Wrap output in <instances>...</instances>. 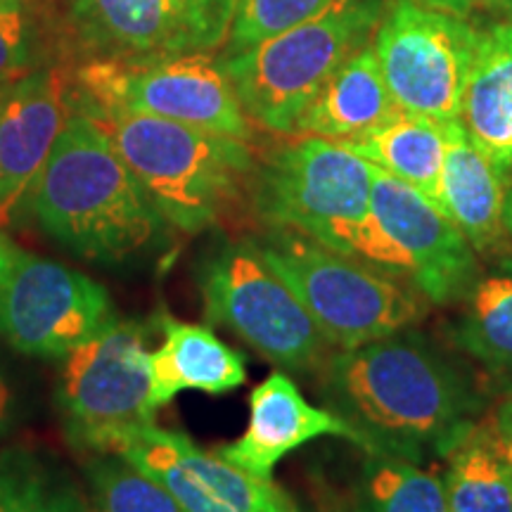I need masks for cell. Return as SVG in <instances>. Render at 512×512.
<instances>
[{
	"label": "cell",
	"mask_w": 512,
	"mask_h": 512,
	"mask_svg": "<svg viewBox=\"0 0 512 512\" xmlns=\"http://www.w3.org/2000/svg\"><path fill=\"white\" fill-rule=\"evenodd\" d=\"M320 375L332 411L366 453L413 463L425 453L446 456L482 411L470 377L411 330L332 351Z\"/></svg>",
	"instance_id": "6da1fadb"
},
{
	"label": "cell",
	"mask_w": 512,
	"mask_h": 512,
	"mask_svg": "<svg viewBox=\"0 0 512 512\" xmlns=\"http://www.w3.org/2000/svg\"><path fill=\"white\" fill-rule=\"evenodd\" d=\"M27 200L50 238L93 264L136 259L169 228L107 128L79 110L69 114Z\"/></svg>",
	"instance_id": "7a4b0ae2"
},
{
	"label": "cell",
	"mask_w": 512,
	"mask_h": 512,
	"mask_svg": "<svg viewBox=\"0 0 512 512\" xmlns=\"http://www.w3.org/2000/svg\"><path fill=\"white\" fill-rule=\"evenodd\" d=\"M370 183L373 164L344 143L297 136L256 157L249 207L264 226L297 230L413 285L411 264L373 219Z\"/></svg>",
	"instance_id": "3957f363"
},
{
	"label": "cell",
	"mask_w": 512,
	"mask_h": 512,
	"mask_svg": "<svg viewBox=\"0 0 512 512\" xmlns=\"http://www.w3.org/2000/svg\"><path fill=\"white\" fill-rule=\"evenodd\" d=\"M98 121L171 228L204 233L249 204L256 169L249 140L136 112H110Z\"/></svg>",
	"instance_id": "277c9868"
},
{
	"label": "cell",
	"mask_w": 512,
	"mask_h": 512,
	"mask_svg": "<svg viewBox=\"0 0 512 512\" xmlns=\"http://www.w3.org/2000/svg\"><path fill=\"white\" fill-rule=\"evenodd\" d=\"M387 0H337L332 8L266 41L221 53L249 121L292 136L342 62L373 38Z\"/></svg>",
	"instance_id": "5b68a950"
},
{
	"label": "cell",
	"mask_w": 512,
	"mask_h": 512,
	"mask_svg": "<svg viewBox=\"0 0 512 512\" xmlns=\"http://www.w3.org/2000/svg\"><path fill=\"white\" fill-rule=\"evenodd\" d=\"M252 242L335 349L396 335L425 316V297L413 285L297 230L264 226Z\"/></svg>",
	"instance_id": "8992f818"
},
{
	"label": "cell",
	"mask_w": 512,
	"mask_h": 512,
	"mask_svg": "<svg viewBox=\"0 0 512 512\" xmlns=\"http://www.w3.org/2000/svg\"><path fill=\"white\" fill-rule=\"evenodd\" d=\"M69 72L74 110L93 119L136 112L238 140L254 136L221 55L192 50L138 62H91Z\"/></svg>",
	"instance_id": "52a82bcc"
},
{
	"label": "cell",
	"mask_w": 512,
	"mask_h": 512,
	"mask_svg": "<svg viewBox=\"0 0 512 512\" xmlns=\"http://www.w3.org/2000/svg\"><path fill=\"white\" fill-rule=\"evenodd\" d=\"M204 316L285 373H320L335 347L252 238L223 242L197 266Z\"/></svg>",
	"instance_id": "ba28073f"
},
{
	"label": "cell",
	"mask_w": 512,
	"mask_h": 512,
	"mask_svg": "<svg viewBox=\"0 0 512 512\" xmlns=\"http://www.w3.org/2000/svg\"><path fill=\"white\" fill-rule=\"evenodd\" d=\"M64 358L60 408L72 444L117 453L131 434L155 425L145 323L112 318Z\"/></svg>",
	"instance_id": "9c48e42d"
},
{
	"label": "cell",
	"mask_w": 512,
	"mask_h": 512,
	"mask_svg": "<svg viewBox=\"0 0 512 512\" xmlns=\"http://www.w3.org/2000/svg\"><path fill=\"white\" fill-rule=\"evenodd\" d=\"M370 43L401 112L460 119L479 43L477 24L418 0H389Z\"/></svg>",
	"instance_id": "30bf717a"
},
{
	"label": "cell",
	"mask_w": 512,
	"mask_h": 512,
	"mask_svg": "<svg viewBox=\"0 0 512 512\" xmlns=\"http://www.w3.org/2000/svg\"><path fill=\"white\" fill-rule=\"evenodd\" d=\"M112 318L105 287L27 252L0 228V337L12 349L64 358Z\"/></svg>",
	"instance_id": "8fae6325"
},
{
	"label": "cell",
	"mask_w": 512,
	"mask_h": 512,
	"mask_svg": "<svg viewBox=\"0 0 512 512\" xmlns=\"http://www.w3.org/2000/svg\"><path fill=\"white\" fill-rule=\"evenodd\" d=\"M117 453L162 484L183 512H302L273 479L202 451L181 432L150 425L131 434Z\"/></svg>",
	"instance_id": "7c38bea8"
},
{
	"label": "cell",
	"mask_w": 512,
	"mask_h": 512,
	"mask_svg": "<svg viewBox=\"0 0 512 512\" xmlns=\"http://www.w3.org/2000/svg\"><path fill=\"white\" fill-rule=\"evenodd\" d=\"M370 211L406 256L413 287L427 302L451 304L470 292L479 278L475 249L437 202L373 166Z\"/></svg>",
	"instance_id": "4fadbf2b"
},
{
	"label": "cell",
	"mask_w": 512,
	"mask_h": 512,
	"mask_svg": "<svg viewBox=\"0 0 512 512\" xmlns=\"http://www.w3.org/2000/svg\"><path fill=\"white\" fill-rule=\"evenodd\" d=\"M72 112V72L64 64L0 83V228L27 200Z\"/></svg>",
	"instance_id": "5bb4252c"
},
{
	"label": "cell",
	"mask_w": 512,
	"mask_h": 512,
	"mask_svg": "<svg viewBox=\"0 0 512 512\" xmlns=\"http://www.w3.org/2000/svg\"><path fill=\"white\" fill-rule=\"evenodd\" d=\"M55 15L62 64L69 69L192 53L166 0H62Z\"/></svg>",
	"instance_id": "9a60e30c"
},
{
	"label": "cell",
	"mask_w": 512,
	"mask_h": 512,
	"mask_svg": "<svg viewBox=\"0 0 512 512\" xmlns=\"http://www.w3.org/2000/svg\"><path fill=\"white\" fill-rule=\"evenodd\" d=\"M318 437H342L361 446V437L347 420L328 408L311 406L287 373H273L249 396L245 434L214 453L256 477L273 479L280 460Z\"/></svg>",
	"instance_id": "2e32d148"
},
{
	"label": "cell",
	"mask_w": 512,
	"mask_h": 512,
	"mask_svg": "<svg viewBox=\"0 0 512 512\" xmlns=\"http://www.w3.org/2000/svg\"><path fill=\"white\" fill-rule=\"evenodd\" d=\"M505 178L463 121H446V152L437 204L475 252H496L508 240L503 226Z\"/></svg>",
	"instance_id": "e0dca14e"
},
{
	"label": "cell",
	"mask_w": 512,
	"mask_h": 512,
	"mask_svg": "<svg viewBox=\"0 0 512 512\" xmlns=\"http://www.w3.org/2000/svg\"><path fill=\"white\" fill-rule=\"evenodd\" d=\"M155 328L162 332V344L150 354L155 408L171 403L181 392L219 396L245 384V356L230 349L211 328L183 323L169 313H159Z\"/></svg>",
	"instance_id": "ac0fdd59"
},
{
	"label": "cell",
	"mask_w": 512,
	"mask_h": 512,
	"mask_svg": "<svg viewBox=\"0 0 512 512\" xmlns=\"http://www.w3.org/2000/svg\"><path fill=\"white\" fill-rule=\"evenodd\" d=\"M396 114L401 110L384 83L373 43H366L320 88L292 136H318L344 143L375 131Z\"/></svg>",
	"instance_id": "d6986e66"
},
{
	"label": "cell",
	"mask_w": 512,
	"mask_h": 512,
	"mask_svg": "<svg viewBox=\"0 0 512 512\" xmlns=\"http://www.w3.org/2000/svg\"><path fill=\"white\" fill-rule=\"evenodd\" d=\"M460 121L470 138L501 171L512 178V27L486 22L467 79Z\"/></svg>",
	"instance_id": "ffe728a7"
},
{
	"label": "cell",
	"mask_w": 512,
	"mask_h": 512,
	"mask_svg": "<svg viewBox=\"0 0 512 512\" xmlns=\"http://www.w3.org/2000/svg\"><path fill=\"white\" fill-rule=\"evenodd\" d=\"M344 145L375 169L399 178L437 202L446 152V121L401 112Z\"/></svg>",
	"instance_id": "44dd1931"
},
{
	"label": "cell",
	"mask_w": 512,
	"mask_h": 512,
	"mask_svg": "<svg viewBox=\"0 0 512 512\" xmlns=\"http://www.w3.org/2000/svg\"><path fill=\"white\" fill-rule=\"evenodd\" d=\"M463 299L451 328L453 344L494 377L512 382V259L479 275Z\"/></svg>",
	"instance_id": "7402d4cb"
},
{
	"label": "cell",
	"mask_w": 512,
	"mask_h": 512,
	"mask_svg": "<svg viewBox=\"0 0 512 512\" xmlns=\"http://www.w3.org/2000/svg\"><path fill=\"white\" fill-rule=\"evenodd\" d=\"M448 512H512V472L491 415L446 453Z\"/></svg>",
	"instance_id": "603a6c76"
},
{
	"label": "cell",
	"mask_w": 512,
	"mask_h": 512,
	"mask_svg": "<svg viewBox=\"0 0 512 512\" xmlns=\"http://www.w3.org/2000/svg\"><path fill=\"white\" fill-rule=\"evenodd\" d=\"M62 64L57 15L46 0H0V83Z\"/></svg>",
	"instance_id": "cb8c5ba5"
},
{
	"label": "cell",
	"mask_w": 512,
	"mask_h": 512,
	"mask_svg": "<svg viewBox=\"0 0 512 512\" xmlns=\"http://www.w3.org/2000/svg\"><path fill=\"white\" fill-rule=\"evenodd\" d=\"M368 512H448L441 477L406 458L366 453Z\"/></svg>",
	"instance_id": "d4e9b609"
},
{
	"label": "cell",
	"mask_w": 512,
	"mask_h": 512,
	"mask_svg": "<svg viewBox=\"0 0 512 512\" xmlns=\"http://www.w3.org/2000/svg\"><path fill=\"white\" fill-rule=\"evenodd\" d=\"M95 512H183L162 484L119 453H95L86 463Z\"/></svg>",
	"instance_id": "484cf974"
},
{
	"label": "cell",
	"mask_w": 512,
	"mask_h": 512,
	"mask_svg": "<svg viewBox=\"0 0 512 512\" xmlns=\"http://www.w3.org/2000/svg\"><path fill=\"white\" fill-rule=\"evenodd\" d=\"M335 3L337 0H238L223 53H238L275 34H283Z\"/></svg>",
	"instance_id": "4316f807"
},
{
	"label": "cell",
	"mask_w": 512,
	"mask_h": 512,
	"mask_svg": "<svg viewBox=\"0 0 512 512\" xmlns=\"http://www.w3.org/2000/svg\"><path fill=\"white\" fill-rule=\"evenodd\" d=\"M183 24L192 50L216 53L226 46L238 0H166Z\"/></svg>",
	"instance_id": "83f0119b"
},
{
	"label": "cell",
	"mask_w": 512,
	"mask_h": 512,
	"mask_svg": "<svg viewBox=\"0 0 512 512\" xmlns=\"http://www.w3.org/2000/svg\"><path fill=\"white\" fill-rule=\"evenodd\" d=\"M41 465L22 453L0 456V512H38L36 486Z\"/></svg>",
	"instance_id": "f1b7e54d"
},
{
	"label": "cell",
	"mask_w": 512,
	"mask_h": 512,
	"mask_svg": "<svg viewBox=\"0 0 512 512\" xmlns=\"http://www.w3.org/2000/svg\"><path fill=\"white\" fill-rule=\"evenodd\" d=\"M36 510L38 512H91L86 501L72 484L50 477L41 467L36 486Z\"/></svg>",
	"instance_id": "f546056e"
},
{
	"label": "cell",
	"mask_w": 512,
	"mask_h": 512,
	"mask_svg": "<svg viewBox=\"0 0 512 512\" xmlns=\"http://www.w3.org/2000/svg\"><path fill=\"white\" fill-rule=\"evenodd\" d=\"M418 3L427 5L432 10L467 19L472 15H479V12H491V8H494V0H418Z\"/></svg>",
	"instance_id": "4dcf8cb0"
},
{
	"label": "cell",
	"mask_w": 512,
	"mask_h": 512,
	"mask_svg": "<svg viewBox=\"0 0 512 512\" xmlns=\"http://www.w3.org/2000/svg\"><path fill=\"white\" fill-rule=\"evenodd\" d=\"M491 420H494L498 444H501V451L505 460H508L510 472H512V396H508V399L496 408L494 415H491Z\"/></svg>",
	"instance_id": "1f68e13d"
},
{
	"label": "cell",
	"mask_w": 512,
	"mask_h": 512,
	"mask_svg": "<svg viewBox=\"0 0 512 512\" xmlns=\"http://www.w3.org/2000/svg\"><path fill=\"white\" fill-rule=\"evenodd\" d=\"M10 408H12V392L10 384L0 375V434L8 430L10 425Z\"/></svg>",
	"instance_id": "d6a6232c"
},
{
	"label": "cell",
	"mask_w": 512,
	"mask_h": 512,
	"mask_svg": "<svg viewBox=\"0 0 512 512\" xmlns=\"http://www.w3.org/2000/svg\"><path fill=\"white\" fill-rule=\"evenodd\" d=\"M503 226H505V235L512 242V178L505 185V202H503Z\"/></svg>",
	"instance_id": "836d02e7"
},
{
	"label": "cell",
	"mask_w": 512,
	"mask_h": 512,
	"mask_svg": "<svg viewBox=\"0 0 512 512\" xmlns=\"http://www.w3.org/2000/svg\"><path fill=\"white\" fill-rule=\"evenodd\" d=\"M491 12L501 17V22L510 24L512 27V0H494V8H491Z\"/></svg>",
	"instance_id": "e575fe53"
}]
</instances>
